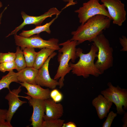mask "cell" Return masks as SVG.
<instances>
[{
  "instance_id": "21",
  "label": "cell",
  "mask_w": 127,
  "mask_h": 127,
  "mask_svg": "<svg viewBox=\"0 0 127 127\" xmlns=\"http://www.w3.org/2000/svg\"><path fill=\"white\" fill-rule=\"evenodd\" d=\"M15 54L16 69L19 72L26 67V64L23 52L18 46L16 47Z\"/></svg>"
},
{
  "instance_id": "34",
  "label": "cell",
  "mask_w": 127,
  "mask_h": 127,
  "mask_svg": "<svg viewBox=\"0 0 127 127\" xmlns=\"http://www.w3.org/2000/svg\"><path fill=\"white\" fill-rule=\"evenodd\" d=\"M7 7H5L4 8V10H3V11L0 14V25L1 24V20L2 18V15L3 13L5 11V10L7 9Z\"/></svg>"
},
{
  "instance_id": "9",
  "label": "cell",
  "mask_w": 127,
  "mask_h": 127,
  "mask_svg": "<svg viewBox=\"0 0 127 127\" xmlns=\"http://www.w3.org/2000/svg\"><path fill=\"white\" fill-rule=\"evenodd\" d=\"M61 12L56 8L53 7L50 8L47 12L40 16H29L24 12L22 11L21 14L24 20L23 22L19 26L16 27L6 37L12 35L16 34L19 30L27 25L34 24L36 26L40 25L43 21L46 18L49 17H51L53 15L59 16Z\"/></svg>"
},
{
  "instance_id": "11",
  "label": "cell",
  "mask_w": 127,
  "mask_h": 127,
  "mask_svg": "<svg viewBox=\"0 0 127 127\" xmlns=\"http://www.w3.org/2000/svg\"><path fill=\"white\" fill-rule=\"evenodd\" d=\"M25 97L28 99L29 104L33 108L31 125L33 127H42L45 112L44 100L33 98L29 96Z\"/></svg>"
},
{
  "instance_id": "29",
  "label": "cell",
  "mask_w": 127,
  "mask_h": 127,
  "mask_svg": "<svg viewBox=\"0 0 127 127\" xmlns=\"http://www.w3.org/2000/svg\"><path fill=\"white\" fill-rule=\"evenodd\" d=\"M63 98L62 94L60 92L52 99L54 102L58 103L61 101Z\"/></svg>"
},
{
  "instance_id": "16",
  "label": "cell",
  "mask_w": 127,
  "mask_h": 127,
  "mask_svg": "<svg viewBox=\"0 0 127 127\" xmlns=\"http://www.w3.org/2000/svg\"><path fill=\"white\" fill-rule=\"evenodd\" d=\"M38 71V69L33 67H26L17 72L19 82L36 84L35 79Z\"/></svg>"
},
{
  "instance_id": "20",
  "label": "cell",
  "mask_w": 127,
  "mask_h": 127,
  "mask_svg": "<svg viewBox=\"0 0 127 127\" xmlns=\"http://www.w3.org/2000/svg\"><path fill=\"white\" fill-rule=\"evenodd\" d=\"M23 51L26 67H33L37 53L35 51V48L26 47Z\"/></svg>"
},
{
  "instance_id": "25",
  "label": "cell",
  "mask_w": 127,
  "mask_h": 127,
  "mask_svg": "<svg viewBox=\"0 0 127 127\" xmlns=\"http://www.w3.org/2000/svg\"><path fill=\"white\" fill-rule=\"evenodd\" d=\"M117 114L113 111H111L109 113L105 121L103 123V127H110L114 119L117 116Z\"/></svg>"
},
{
  "instance_id": "26",
  "label": "cell",
  "mask_w": 127,
  "mask_h": 127,
  "mask_svg": "<svg viewBox=\"0 0 127 127\" xmlns=\"http://www.w3.org/2000/svg\"><path fill=\"white\" fill-rule=\"evenodd\" d=\"M120 43L122 47L121 51L126 52L127 51V39L125 36H123L122 37L119 38Z\"/></svg>"
},
{
  "instance_id": "1",
  "label": "cell",
  "mask_w": 127,
  "mask_h": 127,
  "mask_svg": "<svg viewBox=\"0 0 127 127\" xmlns=\"http://www.w3.org/2000/svg\"><path fill=\"white\" fill-rule=\"evenodd\" d=\"M111 20L103 15L94 16L81 24L76 31L72 32V36L70 40L76 41L77 45L86 41L91 42L103 30L109 27Z\"/></svg>"
},
{
  "instance_id": "5",
  "label": "cell",
  "mask_w": 127,
  "mask_h": 127,
  "mask_svg": "<svg viewBox=\"0 0 127 127\" xmlns=\"http://www.w3.org/2000/svg\"><path fill=\"white\" fill-rule=\"evenodd\" d=\"M14 38L16 45L20 47L22 51L26 47L41 49L47 48L55 51L58 50L60 48L58 39L53 38L48 40H44L40 37L39 34L34 35L28 38L16 34L14 35Z\"/></svg>"
},
{
  "instance_id": "12",
  "label": "cell",
  "mask_w": 127,
  "mask_h": 127,
  "mask_svg": "<svg viewBox=\"0 0 127 127\" xmlns=\"http://www.w3.org/2000/svg\"><path fill=\"white\" fill-rule=\"evenodd\" d=\"M21 87L20 86L16 89L9 90V93L5 97L8 101L9 105L6 120L10 123L18 108L23 104L27 103L26 101H21L19 98V94L22 90Z\"/></svg>"
},
{
  "instance_id": "19",
  "label": "cell",
  "mask_w": 127,
  "mask_h": 127,
  "mask_svg": "<svg viewBox=\"0 0 127 127\" xmlns=\"http://www.w3.org/2000/svg\"><path fill=\"white\" fill-rule=\"evenodd\" d=\"M17 75V72L16 73L12 70L9 71L7 75L2 76L0 80V91L5 88L9 90V85L11 83L13 82L18 83Z\"/></svg>"
},
{
  "instance_id": "31",
  "label": "cell",
  "mask_w": 127,
  "mask_h": 127,
  "mask_svg": "<svg viewBox=\"0 0 127 127\" xmlns=\"http://www.w3.org/2000/svg\"><path fill=\"white\" fill-rule=\"evenodd\" d=\"M60 92L57 89L55 88L53 89L52 90L50 91V97L52 99Z\"/></svg>"
},
{
  "instance_id": "4",
  "label": "cell",
  "mask_w": 127,
  "mask_h": 127,
  "mask_svg": "<svg viewBox=\"0 0 127 127\" xmlns=\"http://www.w3.org/2000/svg\"><path fill=\"white\" fill-rule=\"evenodd\" d=\"M91 41L98 48L97 59L95 64L96 68L102 74L113 65V49L111 47L109 40L102 33Z\"/></svg>"
},
{
  "instance_id": "3",
  "label": "cell",
  "mask_w": 127,
  "mask_h": 127,
  "mask_svg": "<svg viewBox=\"0 0 127 127\" xmlns=\"http://www.w3.org/2000/svg\"><path fill=\"white\" fill-rule=\"evenodd\" d=\"M59 45L62 47L58 50V60L59 65L53 79L57 80L59 79V86L61 88L64 85L65 76L71 70L69 64L70 60L74 63L77 58L76 54V46L77 44L76 41L69 40Z\"/></svg>"
},
{
  "instance_id": "24",
  "label": "cell",
  "mask_w": 127,
  "mask_h": 127,
  "mask_svg": "<svg viewBox=\"0 0 127 127\" xmlns=\"http://www.w3.org/2000/svg\"><path fill=\"white\" fill-rule=\"evenodd\" d=\"M16 69V66L14 61L4 62L0 63V71L5 72H9Z\"/></svg>"
},
{
  "instance_id": "32",
  "label": "cell",
  "mask_w": 127,
  "mask_h": 127,
  "mask_svg": "<svg viewBox=\"0 0 127 127\" xmlns=\"http://www.w3.org/2000/svg\"><path fill=\"white\" fill-rule=\"evenodd\" d=\"M123 117L122 119V121L123 123V127H127V112H125L124 113Z\"/></svg>"
},
{
  "instance_id": "35",
  "label": "cell",
  "mask_w": 127,
  "mask_h": 127,
  "mask_svg": "<svg viewBox=\"0 0 127 127\" xmlns=\"http://www.w3.org/2000/svg\"><path fill=\"white\" fill-rule=\"evenodd\" d=\"M2 4L1 1H0V8L2 6Z\"/></svg>"
},
{
  "instance_id": "8",
  "label": "cell",
  "mask_w": 127,
  "mask_h": 127,
  "mask_svg": "<svg viewBox=\"0 0 127 127\" xmlns=\"http://www.w3.org/2000/svg\"><path fill=\"white\" fill-rule=\"evenodd\" d=\"M101 2L107 8L113 23L121 26L126 19L124 4L120 0H101Z\"/></svg>"
},
{
  "instance_id": "23",
  "label": "cell",
  "mask_w": 127,
  "mask_h": 127,
  "mask_svg": "<svg viewBox=\"0 0 127 127\" xmlns=\"http://www.w3.org/2000/svg\"><path fill=\"white\" fill-rule=\"evenodd\" d=\"M15 53L8 52V53L0 52V63L14 61Z\"/></svg>"
},
{
  "instance_id": "30",
  "label": "cell",
  "mask_w": 127,
  "mask_h": 127,
  "mask_svg": "<svg viewBox=\"0 0 127 127\" xmlns=\"http://www.w3.org/2000/svg\"><path fill=\"white\" fill-rule=\"evenodd\" d=\"M62 0L65 2H67L68 3L62 9V10L70 6L74 5L77 3V2H76L74 1V0Z\"/></svg>"
},
{
  "instance_id": "13",
  "label": "cell",
  "mask_w": 127,
  "mask_h": 127,
  "mask_svg": "<svg viewBox=\"0 0 127 127\" xmlns=\"http://www.w3.org/2000/svg\"><path fill=\"white\" fill-rule=\"evenodd\" d=\"M44 100L45 113L43 118L44 121L59 119L62 116L64 109L61 103L55 102L50 98Z\"/></svg>"
},
{
  "instance_id": "6",
  "label": "cell",
  "mask_w": 127,
  "mask_h": 127,
  "mask_svg": "<svg viewBox=\"0 0 127 127\" xmlns=\"http://www.w3.org/2000/svg\"><path fill=\"white\" fill-rule=\"evenodd\" d=\"M107 86L108 88L102 91L101 94L115 104L117 114H123L125 112L124 110L127 109V89L121 88L119 86H114L110 82Z\"/></svg>"
},
{
  "instance_id": "17",
  "label": "cell",
  "mask_w": 127,
  "mask_h": 127,
  "mask_svg": "<svg viewBox=\"0 0 127 127\" xmlns=\"http://www.w3.org/2000/svg\"><path fill=\"white\" fill-rule=\"evenodd\" d=\"M58 16V15H56V17L44 25L36 26L34 28L31 30H23L22 32L19 34V35L22 37L28 38L36 34H39L40 33L43 32H45L50 34L51 33L50 27Z\"/></svg>"
},
{
  "instance_id": "28",
  "label": "cell",
  "mask_w": 127,
  "mask_h": 127,
  "mask_svg": "<svg viewBox=\"0 0 127 127\" xmlns=\"http://www.w3.org/2000/svg\"><path fill=\"white\" fill-rule=\"evenodd\" d=\"M8 110L6 109H1L0 108V119L6 120Z\"/></svg>"
},
{
  "instance_id": "22",
  "label": "cell",
  "mask_w": 127,
  "mask_h": 127,
  "mask_svg": "<svg viewBox=\"0 0 127 127\" xmlns=\"http://www.w3.org/2000/svg\"><path fill=\"white\" fill-rule=\"evenodd\" d=\"M64 120L60 119L44 121L42 127H62Z\"/></svg>"
},
{
  "instance_id": "10",
  "label": "cell",
  "mask_w": 127,
  "mask_h": 127,
  "mask_svg": "<svg viewBox=\"0 0 127 127\" xmlns=\"http://www.w3.org/2000/svg\"><path fill=\"white\" fill-rule=\"evenodd\" d=\"M56 55L57 53L54 52L49 57L42 66L38 70L35 79L36 84L51 89H55L57 86H59L58 81L51 78L48 70L50 60Z\"/></svg>"
},
{
  "instance_id": "14",
  "label": "cell",
  "mask_w": 127,
  "mask_h": 127,
  "mask_svg": "<svg viewBox=\"0 0 127 127\" xmlns=\"http://www.w3.org/2000/svg\"><path fill=\"white\" fill-rule=\"evenodd\" d=\"M18 83L21 87L26 89L27 92L25 93L32 98L43 100L50 98L51 91L49 88H43L36 84H30L26 82Z\"/></svg>"
},
{
  "instance_id": "27",
  "label": "cell",
  "mask_w": 127,
  "mask_h": 127,
  "mask_svg": "<svg viewBox=\"0 0 127 127\" xmlns=\"http://www.w3.org/2000/svg\"><path fill=\"white\" fill-rule=\"evenodd\" d=\"M5 119H0V127H12L11 123L7 121H6Z\"/></svg>"
},
{
  "instance_id": "15",
  "label": "cell",
  "mask_w": 127,
  "mask_h": 127,
  "mask_svg": "<svg viewBox=\"0 0 127 127\" xmlns=\"http://www.w3.org/2000/svg\"><path fill=\"white\" fill-rule=\"evenodd\" d=\"M92 103L96 109L99 119H102L107 116L113 103L102 94H99L93 100Z\"/></svg>"
},
{
  "instance_id": "33",
  "label": "cell",
  "mask_w": 127,
  "mask_h": 127,
  "mask_svg": "<svg viewBox=\"0 0 127 127\" xmlns=\"http://www.w3.org/2000/svg\"><path fill=\"white\" fill-rule=\"evenodd\" d=\"M76 125L73 122H69L66 123H64L62 127H76Z\"/></svg>"
},
{
  "instance_id": "18",
  "label": "cell",
  "mask_w": 127,
  "mask_h": 127,
  "mask_svg": "<svg viewBox=\"0 0 127 127\" xmlns=\"http://www.w3.org/2000/svg\"><path fill=\"white\" fill-rule=\"evenodd\" d=\"M55 51L51 49L44 48L37 52L33 67L39 69L43 65L49 57Z\"/></svg>"
},
{
  "instance_id": "2",
  "label": "cell",
  "mask_w": 127,
  "mask_h": 127,
  "mask_svg": "<svg viewBox=\"0 0 127 127\" xmlns=\"http://www.w3.org/2000/svg\"><path fill=\"white\" fill-rule=\"evenodd\" d=\"M98 51V48L94 43L87 53H83L82 49L77 48L76 54L77 57H79V60L75 64L71 62L69 64L72 74L78 76H83L84 78H88L90 75L98 77L102 74L94 63L95 60L97 57Z\"/></svg>"
},
{
  "instance_id": "7",
  "label": "cell",
  "mask_w": 127,
  "mask_h": 127,
  "mask_svg": "<svg viewBox=\"0 0 127 127\" xmlns=\"http://www.w3.org/2000/svg\"><path fill=\"white\" fill-rule=\"evenodd\" d=\"M106 8L103 4H100L99 0H89L83 3L82 6L75 12L78 13L79 22L83 24L90 18L98 15H103L111 19Z\"/></svg>"
}]
</instances>
